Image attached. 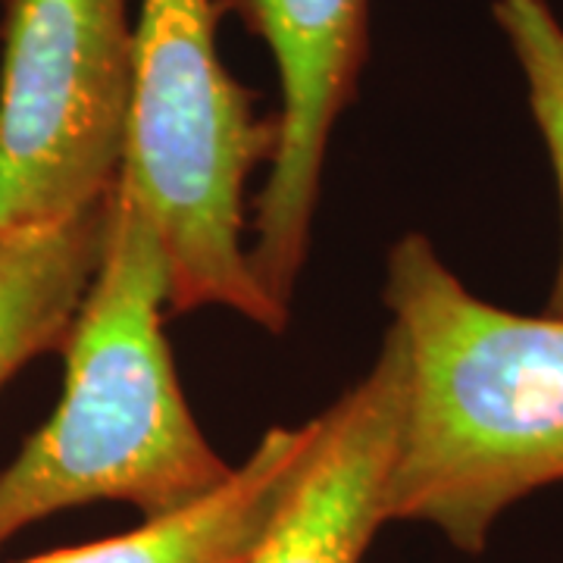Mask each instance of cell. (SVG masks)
<instances>
[{"label":"cell","instance_id":"cell-4","mask_svg":"<svg viewBox=\"0 0 563 563\" xmlns=\"http://www.w3.org/2000/svg\"><path fill=\"white\" fill-rule=\"evenodd\" d=\"M132 85L129 0H3L0 239L107 201Z\"/></svg>","mask_w":563,"mask_h":563},{"label":"cell","instance_id":"cell-8","mask_svg":"<svg viewBox=\"0 0 563 563\" xmlns=\"http://www.w3.org/2000/svg\"><path fill=\"white\" fill-rule=\"evenodd\" d=\"M110 195L79 217L0 239V385L66 344L98 273Z\"/></svg>","mask_w":563,"mask_h":563},{"label":"cell","instance_id":"cell-6","mask_svg":"<svg viewBox=\"0 0 563 563\" xmlns=\"http://www.w3.org/2000/svg\"><path fill=\"white\" fill-rule=\"evenodd\" d=\"M407 395L404 344L388 325L379 361L320 413L301 479L242 563H361L385 523V485Z\"/></svg>","mask_w":563,"mask_h":563},{"label":"cell","instance_id":"cell-1","mask_svg":"<svg viewBox=\"0 0 563 563\" xmlns=\"http://www.w3.org/2000/svg\"><path fill=\"white\" fill-rule=\"evenodd\" d=\"M407 395L385 523L479 554L507 507L563 483V320L476 298L422 235L388 254Z\"/></svg>","mask_w":563,"mask_h":563},{"label":"cell","instance_id":"cell-2","mask_svg":"<svg viewBox=\"0 0 563 563\" xmlns=\"http://www.w3.org/2000/svg\"><path fill=\"white\" fill-rule=\"evenodd\" d=\"M169 295L161 235L120 176L103 257L63 344L60 407L0 473V544L81 504L122 501L161 520L232 476L181 398L163 335Z\"/></svg>","mask_w":563,"mask_h":563},{"label":"cell","instance_id":"cell-7","mask_svg":"<svg viewBox=\"0 0 563 563\" xmlns=\"http://www.w3.org/2000/svg\"><path fill=\"white\" fill-rule=\"evenodd\" d=\"M317 439L320 417L298 429L276 426L203 501L144 520L117 539L60 548L25 563H242L301 479Z\"/></svg>","mask_w":563,"mask_h":563},{"label":"cell","instance_id":"cell-3","mask_svg":"<svg viewBox=\"0 0 563 563\" xmlns=\"http://www.w3.org/2000/svg\"><path fill=\"white\" fill-rule=\"evenodd\" d=\"M276 147L279 120H257L251 91L222 66L213 3L141 0L120 176L161 235L176 313L229 307L285 329L288 310L269 298L242 242L244 181Z\"/></svg>","mask_w":563,"mask_h":563},{"label":"cell","instance_id":"cell-5","mask_svg":"<svg viewBox=\"0 0 563 563\" xmlns=\"http://www.w3.org/2000/svg\"><path fill=\"white\" fill-rule=\"evenodd\" d=\"M266 41L279 69V147L257 198L251 266L288 310L320 201L332 125L354 98L366 60L369 0H229Z\"/></svg>","mask_w":563,"mask_h":563},{"label":"cell","instance_id":"cell-9","mask_svg":"<svg viewBox=\"0 0 563 563\" xmlns=\"http://www.w3.org/2000/svg\"><path fill=\"white\" fill-rule=\"evenodd\" d=\"M492 13L523 69L529 107L554 163L563 210V25L548 0H495ZM544 313L563 320V251Z\"/></svg>","mask_w":563,"mask_h":563}]
</instances>
